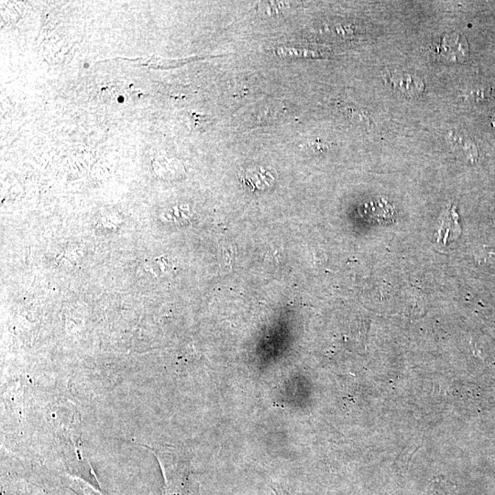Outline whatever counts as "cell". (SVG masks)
<instances>
[{
  "label": "cell",
  "mask_w": 495,
  "mask_h": 495,
  "mask_svg": "<svg viewBox=\"0 0 495 495\" xmlns=\"http://www.w3.org/2000/svg\"><path fill=\"white\" fill-rule=\"evenodd\" d=\"M460 217L454 206L447 208L440 217V225L438 231V242L449 245L460 237L461 226Z\"/></svg>",
  "instance_id": "3"
},
{
  "label": "cell",
  "mask_w": 495,
  "mask_h": 495,
  "mask_svg": "<svg viewBox=\"0 0 495 495\" xmlns=\"http://www.w3.org/2000/svg\"><path fill=\"white\" fill-rule=\"evenodd\" d=\"M447 139L453 152L465 159L469 163H476L479 159V151L471 137L463 133L452 131Z\"/></svg>",
  "instance_id": "4"
},
{
  "label": "cell",
  "mask_w": 495,
  "mask_h": 495,
  "mask_svg": "<svg viewBox=\"0 0 495 495\" xmlns=\"http://www.w3.org/2000/svg\"><path fill=\"white\" fill-rule=\"evenodd\" d=\"M280 55H296V56H309V57H318L320 56V54L314 51H309V50H295V49H285L280 48L277 51Z\"/></svg>",
  "instance_id": "5"
},
{
  "label": "cell",
  "mask_w": 495,
  "mask_h": 495,
  "mask_svg": "<svg viewBox=\"0 0 495 495\" xmlns=\"http://www.w3.org/2000/svg\"><path fill=\"white\" fill-rule=\"evenodd\" d=\"M430 50L438 60L446 64H463L468 60L469 56L467 39L458 32L438 35L433 39Z\"/></svg>",
  "instance_id": "1"
},
{
  "label": "cell",
  "mask_w": 495,
  "mask_h": 495,
  "mask_svg": "<svg viewBox=\"0 0 495 495\" xmlns=\"http://www.w3.org/2000/svg\"><path fill=\"white\" fill-rule=\"evenodd\" d=\"M384 78L390 88L407 97H419L425 90L423 80L412 72L398 71V70L388 71L386 72Z\"/></svg>",
  "instance_id": "2"
},
{
  "label": "cell",
  "mask_w": 495,
  "mask_h": 495,
  "mask_svg": "<svg viewBox=\"0 0 495 495\" xmlns=\"http://www.w3.org/2000/svg\"><path fill=\"white\" fill-rule=\"evenodd\" d=\"M494 119H495V116H494Z\"/></svg>",
  "instance_id": "6"
}]
</instances>
